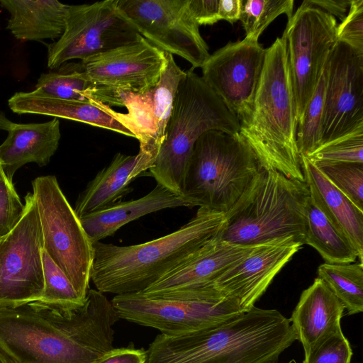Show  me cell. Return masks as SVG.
<instances>
[{"instance_id":"obj_1","label":"cell","mask_w":363,"mask_h":363,"mask_svg":"<svg viewBox=\"0 0 363 363\" xmlns=\"http://www.w3.org/2000/svg\"><path fill=\"white\" fill-rule=\"evenodd\" d=\"M119 317L104 293L89 289L84 305L62 311L35 301L0 306L2 363H94L113 348Z\"/></svg>"},{"instance_id":"obj_2","label":"cell","mask_w":363,"mask_h":363,"mask_svg":"<svg viewBox=\"0 0 363 363\" xmlns=\"http://www.w3.org/2000/svg\"><path fill=\"white\" fill-rule=\"evenodd\" d=\"M295 340L289 318L254 306L210 328L157 335L145 350L144 363H275Z\"/></svg>"},{"instance_id":"obj_3","label":"cell","mask_w":363,"mask_h":363,"mask_svg":"<svg viewBox=\"0 0 363 363\" xmlns=\"http://www.w3.org/2000/svg\"><path fill=\"white\" fill-rule=\"evenodd\" d=\"M225 222V214L199 207L186 223L157 239L128 246L96 242L91 279L104 294L142 292L218 235Z\"/></svg>"},{"instance_id":"obj_4","label":"cell","mask_w":363,"mask_h":363,"mask_svg":"<svg viewBox=\"0 0 363 363\" xmlns=\"http://www.w3.org/2000/svg\"><path fill=\"white\" fill-rule=\"evenodd\" d=\"M239 133L264 169L304 181L296 143L297 123L285 41L266 49L262 74L249 116Z\"/></svg>"},{"instance_id":"obj_5","label":"cell","mask_w":363,"mask_h":363,"mask_svg":"<svg viewBox=\"0 0 363 363\" xmlns=\"http://www.w3.org/2000/svg\"><path fill=\"white\" fill-rule=\"evenodd\" d=\"M309 196L305 182L263 169L225 215L218 236L242 247L289 238L304 245Z\"/></svg>"},{"instance_id":"obj_6","label":"cell","mask_w":363,"mask_h":363,"mask_svg":"<svg viewBox=\"0 0 363 363\" xmlns=\"http://www.w3.org/2000/svg\"><path fill=\"white\" fill-rule=\"evenodd\" d=\"M240 121L218 96L193 71L181 79L165 137L149 174L157 184L182 196L194 146L204 133L240 132Z\"/></svg>"},{"instance_id":"obj_7","label":"cell","mask_w":363,"mask_h":363,"mask_svg":"<svg viewBox=\"0 0 363 363\" xmlns=\"http://www.w3.org/2000/svg\"><path fill=\"white\" fill-rule=\"evenodd\" d=\"M263 169L239 133L208 130L194 146L182 197L191 208L225 215Z\"/></svg>"},{"instance_id":"obj_8","label":"cell","mask_w":363,"mask_h":363,"mask_svg":"<svg viewBox=\"0 0 363 363\" xmlns=\"http://www.w3.org/2000/svg\"><path fill=\"white\" fill-rule=\"evenodd\" d=\"M159 82L143 93L94 89L85 97L129 130L140 143L144 172L153 165L164 141L178 85L186 74L173 55L165 52Z\"/></svg>"},{"instance_id":"obj_9","label":"cell","mask_w":363,"mask_h":363,"mask_svg":"<svg viewBox=\"0 0 363 363\" xmlns=\"http://www.w3.org/2000/svg\"><path fill=\"white\" fill-rule=\"evenodd\" d=\"M43 250L60 268L78 294L86 299L94 259L93 243L54 175L32 182Z\"/></svg>"},{"instance_id":"obj_10","label":"cell","mask_w":363,"mask_h":363,"mask_svg":"<svg viewBox=\"0 0 363 363\" xmlns=\"http://www.w3.org/2000/svg\"><path fill=\"white\" fill-rule=\"evenodd\" d=\"M337 20L304 0L288 19L286 45L297 127L337 41Z\"/></svg>"},{"instance_id":"obj_11","label":"cell","mask_w":363,"mask_h":363,"mask_svg":"<svg viewBox=\"0 0 363 363\" xmlns=\"http://www.w3.org/2000/svg\"><path fill=\"white\" fill-rule=\"evenodd\" d=\"M111 301L119 318L168 335L210 328L244 312L218 289L194 298H150L135 293L116 295Z\"/></svg>"},{"instance_id":"obj_12","label":"cell","mask_w":363,"mask_h":363,"mask_svg":"<svg viewBox=\"0 0 363 363\" xmlns=\"http://www.w3.org/2000/svg\"><path fill=\"white\" fill-rule=\"evenodd\" d=\"M138 33L117 0L69 5L62 35L48 46V67H60L134 41Z\"/></svg>"},{"instance_id":"obj_13","label":"cell","mask_w":363,"mask_h":363,"mask_svg":"<svg viewBox=\"0 0 363 363\" xmlns=\"http://www.w3.org/2000/svg\"><path fill=\"white\" fill-rule=\"evenodd\" d=\"M137 33L160 50L201 67L210 56L189 0H117Z\"/></svg>"},{"instance_id":"obj_14","label":"cell","mask_w":363,"mask_h":363,"mask_svg":"<svg viewBox=\"0 0 363 363\" xmlns=\"http://www.w3.org/2000/svg\"><path fill=\"white\" fill-rule=\"evenodd\" d=\"M43 234L32 193L25 196L23 214L0 240V306L38 301L43 291Z\"/></svg>"},{"instance_id":"obj_15","label":"cell","mask_w":363,"mask_h":363,"mask_svg":"<svg viewBox=\"0 0 363 363\" xmlns=\"http://www.w3.org/2000/svg\"><path fill=\"white\" fill-rule=\"evenodd\" d=\"M258 40L229 42L210 55L201 77L239 121L250 114L265 57Z\"/></svg>"},{"instance_id":"obj_16","label":"cell","mask_w":363,"mask_h":363,"mask_svg":"<svg viewBox=\"0 0 363 363\" xmlns=\"http://www.w3.org/2000/svg\"><path fill=\"white\" fill-rule=\"evenodd\" d=\"M363 125V52L336 41L327 60L320 145Z\"/></svg>"},{"instance_id":"obj_17","label":"cell","mask_w":363,"mask_h":363,"mask_svg":"<svg viewBox=\"0 0 363 363\" xmlns=\"http://www.w3.org/2000/svg\"><path fill=\"white\" fill-rule=\"evenodd\" d=\"M165 60L164 52L138 34L128 44L79 63L94 89L143 93L159 82Z\"/></svg>"},{"instance_id":"obj_18","label":"cell","mask_w":363,"mask_h":363,"mask_svg":"<svg viewBox=\"0 0 363 363\" xmlns=\"http://www.w3.org/2000/svg\"><path fill=\"white\" fill-rule=\"evenodd\" d=\"M251 249L225 242L217 235L140 294L169 299L205 296L214 290L215 281Z\"/></svg>"},{"instance_id":"obj_19","label":"cell","mask_w":363,"mask_h":363,"mask_svg":"<svg viewBox=\"0 0 363 363\" xmlns=\"http://www.w3.org/2000/svg\"><path fill=\"white\" fill-rule=\"evenodd\" d=\"M302 245L289 238L255 246L226 269L213 286L246 311L255 306Z\"/></svg>"},{"instance_id":"obj_20","label":"cell","mask_w":363,"mask_h":363,"mask_svg":"<svg viewBox=\"0 0 363 363\" xmlns=\"http://www.w3.org/2000/svg\"><path fill=\"white\" fill-rule=\"evenodd\" d=\"M342 302L320 278L301 293L289 319L304 354L341 329Z\"/></svg>"},{"instance_id":"obj_21","label":"cell","mask_w":363,"mask_h":363,"mask_svg":"<svg viewBox=\"0 0 363 363\" xmlns=\"http://www.w3.org/2000/svg\"><path fill=\"white\" fill-rule=\"evenodd\" d=\"M60 138L57 118L40 123H13L0 145V164L8 180L13 183L15 172L27 163L47 165L58 148Z\"/></svg>"},{"instance_id":"obj_22","label":"cell","mask_w":363,"mask_h":363,"mask_svg":"<svg viewBox=\"0 0 363 363\" xmlns=\"http://www.w3.org/2000/svg\"><path fill=\"white\" fill-rule=\"evenodd\" d=\"M301 163L311 201L348 238L362 262L363 211L337 189L306 156L301 155Z\"/></svg>"},{"instance_id":"obj_23","label":"cell","mask_w":363,"mask_h":363,"mask_svg":"<svg viewBox=\"0 0 363 363\" xmlns=\"http://www.w3.org/2000/svg\"><path fill=\"white\" fill-rule=\"evenodd\" d=\"M182 206L191 208L182 196L157 183L151 191L140 199L119 201L79 220L89 239L94 243L112 236L121 227L142 216Z\"/></svg>"},{"instance_id":"obj_24","label":"cell","mask_w":363,"mask_h":363,"mask_svg":"<svg viewBox=\"0 0 363 363\" xmlns=\"http://www.w3.org/2000/svg\"><path fill=\"white\" fill-rule=\"evenodd\" d=\"M0 5L10 14L6 29L23 41L60 38L69 7L56 0H0Z\"/></svg>"},{"instance_id":"obj_25","label":"cell","mask_w":363,"mask_h":363,"mask_svg":"<svg viewBox=\"0 0 363 363\" xmlns=\"http://www.w3.org/2000/svg\"><path fill=\"white\" fill-rule=\"evenodd\" d=\"M8 105L13 112L18 114L45 115L79 121L135 138L129 130L89 100L61 99L33 90L16 92L9 99Z\"/></svg>"},{"instance_id":"obj_26","label":"cell","mask_w":363,"mask_h":363,"mask_svg":"<svg viewBox=\"0 0 363 363\" xmlns=\"http://www.w3.org/2000/svg\"><path fill=\"white\" fill-rule=\"evenodd\" d=\"M139 155L117 153L111 163L100 170L79 195L74 212L79 218L107 208L132 191V175Z\"/></svg>"},{"instance_id":"obj_27","label":"cell","mask_w":363,"mask_h":363,"mask_svg":"<svg viewBox=\"0 0 363 363\" xmlns=\"http://www.w3.org/2000/svg\"><path fill=\"white\" fill-rule=\"evenodd\" d=\"M305 244L313 247L329 264L354 262L358 253L348 238L311 201L306 205Z\"/></svg>"},{"instance_id":"obj_28","label":"cell","mask_w":363,"mask_h":363,"mask_svg":"<svg viewBox=\"0 0 363 363\" xmlns=\"http://www.w3.org/2000/svg\"><path fill=\"white\" fill-rule=\"evenodd\" d=\"M318 277L322 279L342 302L347 315L363 311L362 262L329 264L318 268Z\"/></svg>"},{"instance_id":"obj_29","label":"cell","mask_w":363,"mask_h":363,"mask_svg":"<svg viewBox=\"0 0 363 363\" xmlns=\"http://www.w3.org/2000/svg\"><path fill=\"white\" fill-rule=\"evenodd\" d=\"M94 88L80 63H77L67 64L58 72L42 74L34 91L61 99L88 101L85 94Z\"/></svg>"},{"instance_id":"obj_30","label":"cell","mask_w":363,"mask_h":363,"mask_svg":"<svg viewBox=\"0 0 363 363\" xmlns=\"http://www.w3.org/2000/svg\"><path fill=\"white\" fill-rule=\"evenodd\" d=\"M43 291L38 301L62 311H72L82 307L86 299L78 294L72 284L43 250Z\"/></svg>"},{"instance_id":"obj_31","label":"cell","mask_w":363,"mask_h":363,"mask_svg":"<svg viewBox=\"0 0 363 363\" xmlns=\"http://www.w3.org/2000/svg\"><path fill=\"white\" fill-rule=\"evenodd\" d=\"M326 80L327 61L302 122L297 127L296 143L300 155L306 156L320 145Z\"/></svg>"},{"instance_id":"obj_32","label":"cell","mask_w":363,"mask_h":363,"mask_svg":"<svg viewBox=\"0 0 363 363\" xmlns=\"http://www.w3.org/2000/svg\"><path fill=\"white\" fill-rule=\"evenodd\" d=\"M294 5V0L243 1L240 21L245 31V38L258 40L264 30L278 16L285 14L288 19L290 18Z\"/></svg>"},{"instance_id":"obj_33","label":"cell","mask_w":363,"mask_h":363,"mask_svg":"<svg viewBox=\"0 0 363 363\" xmlns=\"http://www.w3.org/2000/svg\"><path fill=\"white\" fill-rule=\"evenodd\" d=\"M306 157L315 165L363 163V125L320 145Z\"/></svg>"},{"instance_id":"obj_34","label":"cell","mask_w":363,"mask_h":363,"mask_svg":"<svg viewBox=\"0 0 363 363\" xmlns=\"http://www.w3.org/2000/svg\"><path fill=\"white\" fill-rule=\"evenodd\" d=\"M315 166L359 209L363 211V163L342 162Z\"/></svg>"},{"instance_id":"obj_35","label":"cell","mask_w":363,"mask_h":363,"mask_svg":"<svg viewBox=\"0 0 363 363\" xmlns=\"http://www.w3.org/2000/svg\"><path fill=\"white\" fill-rule=\"evenodd\" d=\"M352 350L342 329L304 354L303 363H350Z\"/></svg>"},{"instance_id":"obj_36","label":"cell","mask_w":363,"mask_h":363,"mask_svg":"<svg viewBox=\"0 0 363 363\" xmlns=\"http://www.w3.org/2000/svg\"><path fill=\"white\" fill-rule=\"evenodd\" d=\"M24 211V204L16 193L13 183L0 173V240L18 224Z\"/></svg>"},{"instance_id":"obj_37","label":"cell","mask_w":363,"mask_h":363,"mask_svg":"<svg viewBox=\"0 0 363 363\" xmlns=\"http://www.w3.org/2000/svg\"><path fill=\"white\" fill-rule=\"evenodd\" d=\"M336 38L363 52V0H350L347 16L337 26Z\"/></svg>"},{"instance_id":"obj_38","label":"cell","mask_w":363,"mask_h":363,"mask_svg":"<svg viewBox=\"0 0 363 363\" xmlns=\"http://www.w3.org/2000/svg\"><path fill=\"white\" fill-rule=\"evenodd\" d=\"M219 0H189V8L200 26L213 25L220 21Z\"/></svg>"},{"instance_id":"obj_39","label":"cell","mask_w":363,"mask_h":363,"mask_svg":"<svg viewBox=\"0 0 363 363\" xmlns=\"http://www.w3.org/2000/svg\"><path fill=\"white\" fill-rule=\"evenodd\" d=\"M145 350L133 346L113 348L94 363H144Z\"/></svg>"},{"instance_id":"obj_40","label":"cell","mask_w":363,"mask_h":363,"mask_svg":"<svg viewBox=\"0 0 363 363\" xmlns=\"http://www.w3.org/2000/svg\"><path fill=\"white\" fill-rule=\"evenodd\" d=\"M315 6L333 16L344 20L349 10L350 0H308Z\"/></svg>"},{"instance_id":"obj_41","label":"cell","mask_w":363,"mask_h":363,"mask_svg":"<svg viewBox=\"0 0 363 363\" xmlns=\"http://www.w3.org/2000/svg\"><path fill=\"white\" fill-rule=\"evenodd\" d=\"M244 0H219L218 15L220 20L233 24L240 20Z\"/></svg>"},{"instance_id":"obj_42","label":"cell","mask_w":363,"mask_h":363,"mask_svg":"<svg viewBox=\"0 0 363 363\" xmlns=\"http://www.w3.org/2000/svg\"><path fill=\"white\" fill-rule=\"evenodd\" d=\"M14 123L11 121L4 114V112L0 111V129L9 131L13 126Z\"/></svg>"},{"instance_id":"obj_43","label":"cell","mask_w":363,"mask_h":363,"mask_svg":"<svg viewBox=\"0 0 363 363\" xmlns=\"http://www.w3.org/2000/svg\"><path fill=\"white\" fill-rule=\"evenodd\" d=\"M2 171H3V169H2L1 165V164H0V173H1Z\"/></svg>"},{"instance_id":"obj_44","label":"cell","mask_w":363,"mask_h":363,"mask_svg":"<svg viewBox=\"0 0 363 363\" xmlns=\"http://www.w3.org/2000/svg\"><path fill=\"white\" fill-rule=\"evenodd\" d=\"M0 363H2L1 360L0 359Z\"/></svg>"},{"instance_id":"obj_45","label":"cell","mask_w":363,"mask_h":363,"mask_svg":"<svg viewBox=\"0 0 363 363\" xmlns=\"http://www.w3.org/2000/svg\"><path fill=\"white\" fill-rule=\"evenodd\" d=\"M275 363H278V362H275Z\"/></svg>"}]
</instances>
